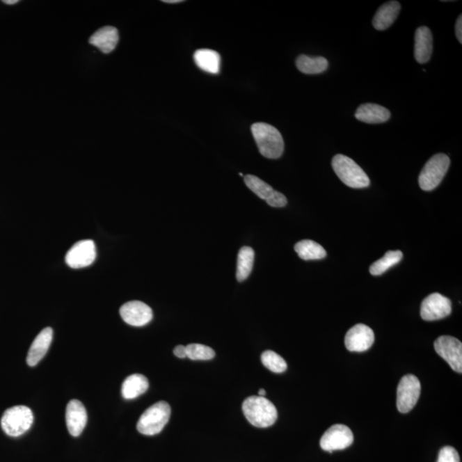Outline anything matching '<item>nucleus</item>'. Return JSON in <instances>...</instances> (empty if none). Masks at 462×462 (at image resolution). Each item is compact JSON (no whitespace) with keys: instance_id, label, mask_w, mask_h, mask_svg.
<instances>
[{"instance_id":"f257e3e1","label":"nucleus","mask_w":462,"mask_h":462,"mask_svg":"<svg viewBox=\"0 0 462 462\" xmlns=\"http://www.w3.org/2000/svg\"><path fill=\"white\" fill-rule=\"evenodd\" d=\"M259 151L264 157L276 159L280 158L285 150L284 139L278 129L266 122H256L251 127Z\"/></svg>"},{"instance_id":"f03ea898","label":"nucleus","mask_w":462,"mask_h":462,"mask_svg":"<svg viewBox=\"0 0 462 462\" xmlns=\"http://www.w3.org/2000/svg\"><path fill=\"white\" fill-rule=\"evenodd\" d=\"M242 411L249 423L259 428L273 426L278 419L277 408L264 397H248L242 404Z\"/></svg>"},{"instance_id":"7ed1b4c3","label":"nucleus","mask_w":462,"mask_h":462,"mask_svg":"<svg viewBox=\"0 0 462 462\" xmlns=\"http://www.w3.org/2000/svg\"><path fill=\"white\" fill-rule=\"evenodd\" d=\"M331 166L339 179L349 188L365 189L370 185L367 173L348 156H334Z\"/></svg>"},{"instance_id":"20e7f679","label":"nucleus","mask_w":462,"mask_h":462,"mask_svg":"<svg viewBox=\"0 0 462 462\" xmlns=\"http://www.w3.org/2000/svg\"><path fill=\"white\" fill-rule=\"evenodd\" d=\"M171 413L170 405L166 401H159L148 408L140 417L137 430L146 436L159 434L168 423Z\"/></svg>"},{"instance_id":"39448f33","label":"nucleus","mask_w":462,"mask_h":462,"mask_svg":"<svg viewBox=\"0 0 462 462\" xmlns=\"http://www.w3.org/2000/svg\"><path fill=\"white\" fill-rule=\"evenodd\" d=\"M450 159L445 154H435L424 165L419 177V184L424 191H431L441 184L449 170Z\"/></svg>"},{"instance_id":"423d86ee","label":"nucleus","mask_w":462,"mask_h":462,"mask_svg":"<svg viewBox=\"0 0 462 462\" xmlns=\"http://www.w3.org/2000/svg\"><path fill=\"white\" fill-rule=\"evenodd\" d=\"M33 422L32 410L26 406L7 409L1 419L3 431L10 437H19L29 430Z\"/></svg>"},{"instance_id":"0eeeda50","label":"nucleus","mask_w":462,"mask_h":462,"mask_svg":"<svg viewBox=\"0 0 462 462\" xmlns=\"http://www.w3.org/2000/svg\"><path fill=\"white\" fill-rule=\"evenodd\" d=\"M421 385L418 378L415 375H405L397 387V407L399 412L406 413L411 411L418 401Z\"/></svg>"},{"instance_id":"6e6552de","label":"nucleus","mask_w":462,"mask_h":462,"mask_svg":"<svg viewBox=\"0 0 462 462\" xmlns=\"http://www.w3.org/2000/svg\"><path fill=\"white\" fill-rule=\"evenodd\" d=\"M452 311V301L439 293H433L424 298L421 304L420 316L426 321H434L446 318Z\"/></svg>"},{"instance_id":"1a4fd4ad","label":"nucleus","mask_w":462,"mask_h":462,"mask_svg":"<svg viewBox=\"0 0 462 462\" xmlns=\"http://www.w3.org/2000/svg\"><path fill=\"white\" fill-rule=\"evenodd\" d=\"M436 352L446 360L454 371L462 372V344L456 337L442 336L434 342Z\"/></svg>"},{"instance_id":"9d476101","label":"nucleus","mask_w":462,"mask_h":462,"mask_svg":"<svg viewBox=\"0 0 462 462\" xmlns=\"http://www.w3.org/2000/svg\"><path fill=\"white\" fill-rule=\"evenodd\" d=\"M353 442L351 430L344 424H334L328 429L320 439V447L325 452L333 453L335 450L348 448Z\"/></svg>"},{"instance_id":"9b49d317","label":"nucleus","mask_w":462,"mask_h":462,"mask_svg":"<svg viewBox=\"0 0 462 462\" xmlns=\"http://www.w3.org/2000/svg\"><path fill=\"white\" fill-rule=\"evenodd\" d=\"M96 259L95 241L83 240L77 242L65 256V262L73 269H80L90 266Z\"/></svg>"},{"instance_id":"f8f14e48","label":"nucleus","mask_w":462,"mask_h":462,"mask_svg":"<svg viewBox=\"0 0 462 462\" xmlns=\"http://www.w3.org/2000/svg\"><path fill=\"white\" fill-rule=\"evenodd\" d=\"M375 336L370 327L359 324L353 326L345 336V346L349 351H367L374 344Z\"/></svg>"},{"instance_id":"ddd939ff","label":"nucleus","mask_w":462,"mask_h":462,"mask_svg":"<svg viewBox=\"0 0 462 462\" xmlns=\"http://www.w3.org/2000/svg\"><path fill=\"white\" fill-rule=\"evenodd\" d=\"M120 315L124 321L132 326H144L152 319L150 307L140 301H129L122 305Z\"/></svg>"},{"instance_id":"4468645a","label":"nucleus","mask_w":462,"mask_h":462,"mask_svg":"<svg viewBox=\"0 0 462 462\" xmlns=\"http://www.w3.org/2000/svg\"><path fill=\"white\" fill-rule=\"evenodd\" d=\"M65 420L70 434L78 437L83 431L88 421V413L83 404L72 400L67 405Z\"/></svg>"},{"instance_id":"2eb2a0df","label":"nucleus","mask_w":462,"mask_h":462,"mask_svg":"<svg viewBox=\"0 0 462 462\" xmlns=\"http://www.w3.org/2000/svg\"><path fill=\"white\" fill-rule=\"evenodd\" d=\"M54 330L50 327L45 328L33 340L29 350L27 363L29 366L35 367L47 355L53 341Z\"/></svg>"},{"instance_id":"dca6fc26","label":"nucleus","mask_w":462,"mask_h":462,"mask_svg":"<svg viewBox=\"0 0 462 462\" xmlns=\"http://www.w3.org/2000/svg\"><path fill=\"white\" fill-rule=\"evenodd\" d=\"M390 111L387 108L377 104H363L356 113L357 120L367 124H382L390 118Z\"/></svg>"},{"instance_id":"f3484780","label":"nucleus","mask_w":462,"mask_h":462,"mask_svg":"<svg viewBox=\"0 0 462 462\" xmlns=\"http://www.w3.org/2000/svg\"><path fill=\"white\" fill-rule=\"evenodd\" d=\"M401 10V5L397 1H390L383 3L376 13L372 20V25L379 31L389 29L397 20Z\"/></svg>"},{"instance_id":"a211bd4d","label":"nucleus","mask_w":462,"mask_h":462,"mask_svg":"<svg viewBox=\"0 0 462 462\" xmlns=\"http://www.w3.org/2000/svg\"><path fill=\"white\" fill-rule=\"evenodd\" d=\"M119 40V35L118 29L111 27V26H106L96 31L94 35L91 36L89 42L93 46L99 48L104 54H110L113 51Z\"/></svg>"},{"instance_id":"6ab92c4d","label":"nucleus","mask_w":462,"mask_h":462,"mask_svg":"<svg viewBox=\"0 0 462 462\" xmlns=\"http://www.w3.org/2000/svg\"><path fill=\"white\" fill-rule=\"evenodd\" d=\"M432 54V33L429 28L422 26L415 32V57L420 63L430 61Z\"/></svg>"},{"instance_id":"aec40b11","label":"nucleus","mask_w":462,"mask_h":462,"mask_svg":"<svg viewBox=\"0 0 462 462\" xmlns=\"http://www.w3.org/2000/svg\"><path fill=\"white\" fill-rule=\"evenodd\" d=\"M148 380L143 374H132L127 378L122 385V395L125 399L132 400L146 392Z\"/></svg>"},{"instance_id":"412c9836","label":"nucleus","mask_w":462,"mask_h":462,"mask_svg":"<svg viewBox=\"0 0 462 462\" xmlns=\"http://www.w3.org/2000/svg\"><path fill=\"white\" fill-rule=\"evenodd\" d=\"M196 63L204 72L217 74L221 69V55L210 49L197 50L193 55Z\"/></svg>"},{"instance_id":"4be33fe9","label":"nucleus","mask_w":462,"mask_h":462,"mask_svg":"<svg viewBox=\"0 0 462 462\" xmlns=\"http://www.w3.org/2000/svg\"><path fill=\"white\" fill-rule=\"evenodd\" d=\"M329 66V62L324 57H309L301 55L296 59V67L301 72L315 74L325 72Z\"/></svg>"},{"instance_id":"5701e85b","label":"nucleus","mask_w":462,"mask_h":462,"mask_svg":"<svg viewBox=\"0 0 462 462\" xmlns=\"http://www.w3.org/2000/svg\"><path fill=\"white\" fill-rule=\"evenodd\" d=\"M294 251L301 260H322L326 256V249L321 245L312 240H303L294 246Z\"/></svg>"},{"instance_id":"b1692460","label":"nucleus","mask_w":462,"mask_h":462,"mask_svg":"<svg viewBox=\"0 0 462 462\" xmlns=\"http://www.w3.org/2000/svg\"><path fill=\"white\" fill-rule=\"evenodd\" d=\"M255 262V251L250 247H242L237 256V281L244 282L249 277Z\"/></svg>"},{"instance_id":"393cba45","label":"nucleus","mask_w":462,"mask_h":462,"mask_svg":"<svg viewBox=\"0 0 462 462\" xmlns=\"http://www.w3.org/2000/svg\"><path fill=\"white\" fill-rule=\"evenodd\" d=\"M402 257H404V255H402L400 250L388 251L381 259L372 264L369 271L374 276L382 275L387 270H389L390 267L396 266V264L399 263Z\"/></svg>"},{"instance_id":"a878e982","label":"nucleus","mask_w":462,"mask_h":462,"mask_svg":"<svg viewBox=\"0 0 462 462\" xmlns=\"http://www.w3.org/2000/svg\"><path fill=\"white\" fill-rule=\"evenodd\" d=\"M244 182L252 192L255 193L260 199L266 201L269 200L276 193V190L271 186L266 184L262 179L253 176V175L245 176Z\"/></svg>"},{"instance_id":"bb28decb","label":"nucleus","mask_w":462,"mask_h":462,"mask_svg":"<svg viewBox=\"0 0 462 462\" xmlns=\"http://www.w3.org/2000/svg\"><path fill=\"white\" fill-rule=\"evenodd\" d=\"M262 361L264 367L275 374H282L286 371L287 363L284 358L271 350H267L262 353Z\"/></svg>"},{"instance_id":"cd10ccee","label":"nucleus","mask_w":462,"mask_h":462,"mask_svg":"<svg viewBox=\"0 0 462 462\" xmlns=\"http://www.w3.org/2000/svg\"><path fill=\"white\" fill-rule=\"evenodd\" d=\"M187 349V357L192 360H210L215 356L214 350L210 346L192 344L186 346Z\"/></svg>"},{"instance_id":"c85d7f7f","label":"nucleus","mask_w":462,"mask_h":462,"mask_svg":"<svg viewBox=\"0 0 462 462\" xmlns=\"http://www.w3.org/2000/svg\"><path fill=\"white\" fill-rule=\"evenodd\" d=\"M437 462H460L459 454L452 446H445L440 450Z\"/></svg>"},{"instance_id":"c756f323","label":"nucleus","mask_w":462,"mask_h":462,"mask_svg":"<svg viewBox=\"0 0 462 462\" xmlns=\"http://www.w3.org/2000/svg\"><path fill=\"white\" fill-rule=\"evenodd\" d=\"M266 203L273 207H284L287 205L286 197L282 193L276 191Z\"/></svg>"},{"instance_id":"7c9ffc66","label":"nucleus","mask_w":462,"mask_h":462,"mask_svg":"<svg viewBox=\"0 0 462 462\" xmlns=\"http://www.w3.org/2000/svg\"><path fill=\"white\" fill-rule=\"evenodd\" d=\"M174 355L181 359L187 357V349L184 345H178L174 349Z\"/></svg>"},{"instance_id":"2f4dec72","label":"nucleus","mask_w":462,"mask_h":462,"mask_svg":"<svg viewBox=\"0 0 462 462\" xmlns=\"http://www.w3.org/2000/svg\"><path fill=\"white\" fill-rule=\"evenodd\" d=\"M456 35L457 40H459L460 43H462V17L460 15V17H458L456 24Z\"/></svg>"},{"instance_id":"473e14b6","label":"nucleus","mask_w":462,"mask_h":462,"mask_svg":"<svg viewBox=\"0 0 462 462\" xmlns=\"http://www.w3.org/2000/svg\"><path fill=\"white\" fill-rule=\"evenodd\" d=\"M163 2L168 3H182V2H184V1H182V0H164Z\"/></svg>"},{"instance_id":"72a5a7b5","label":"nucleus","mask_w":462,"mask_h":462,"mask_svg":"<svg viewBox=\"0 0 462 462\" xmlns=\"http://www.w3.org/2000/svg\"><path fill=\"white\" fill-rule=\"evenodd\" d=\"M3 3H6V5H14V3H18V0H5Z\"/></svg>"},{"instance_id":"f704fd0d","label":"nucleus","mask_w":462,"mask_h":462,"mask_svg":"<svg viewBox=\"0 0 462 462\" xmlns=\"http://www.w3.org/2000/svg\"><path fill=\"white\" fill-rule=\"evenodd\" d=\"M266 395V391L264 390V389H260L259 390V396L260 397H264Z\"/></svg>"}]
</instances>
